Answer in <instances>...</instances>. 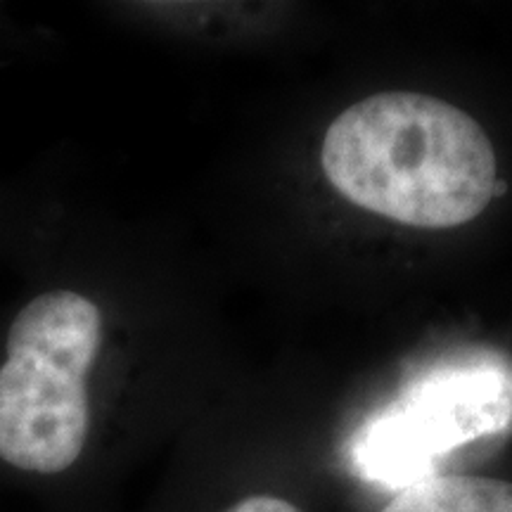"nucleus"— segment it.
<instances>
[{"label":"nucleus","instance_id":"f257e3e1","mask_svg":"<svg viewBox=\"0 0 512 512\" xmlns=\"http://www.w3.org/2000/svg\"><path fill=\"white\" fill-rule=\"evenodd\" d=\"M320 164L344 200L413 228L475 221L498 192L482 124L425 93H377L347 107L325 133Z\"/></svg>","mask_w":512,"mask_h":512},{"label":"nucleus","instance_id":"f03ea898","mask_svg":"<svg viewBox=\"0 0 512 512\" xmlns=\"http://www.w3.org/2000/svg\"><path fill=\"white\" fill-rule=\"evenodd\" d=\"M102 344V313L76 292L31 299L8 332L0 366V465L60 477L91 439L86 377Z\"/></svg>","mask_w":512,"mask_h":512},{"label":"nucleus","instance_id":"7ed1b4c3","mask_svg":"<svg viewBox=\"0 0 512 512\" xmlns=\"http://www.w3.org/2000/svg\"><path fill=\"white\" fill-rule=\"evenodd\" d=\"M512 425V368L494 356L460 354L420 370L354 441L363 477L406 489L434 477L460 446Z\"/></svg>","mask_w":512,"mask_h":512},{"label":"nucleus","instance_id":"20e7f679","mask_svg":"<svg viewBox=\"0 0 512 512\" xmlns=\"http://www.w3.org/2000/svg\"><path fill=\"white\" fill-rule=\"evenodd\" d=\"M382 512H512V482L434 475L401 489Z\"/></svg>","mask_w":512,"mask_h":512},{"label":"nucleus","instance_id":"39448f33","mask_svg":"<svg viewBox=\"0 0 512 512\" xmlns=\"http://www.w3.org/2000/svg\"><path fill=\"white\" fill-rule=\"evenodd\" d=\"M221 512H304V510L297 508V505L290 501H285V498L261 494V496L242 498V501L233 503L230 508Z\"/></svg>","mask_w":512,"mask_h":512}]
</instances>
